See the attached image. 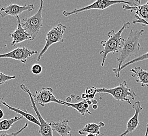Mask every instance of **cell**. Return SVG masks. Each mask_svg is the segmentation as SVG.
I'll return each mask as SVG.
<instances>
[{
    "instance_id": "cell-1",
    "label": "cell",
    "mask_w": 148,
    "mask_h": 136,
    "mask_svg": "<svg viewBox=\"0 0 148 136\" xmlns=\"http://www.w3.org/2000/svg\"><path fill=\"white\" fill-rule=\"evenodd\" d=\"M144 32L143 29L134 31L133 29H131L127 38L124 40L123 46L120 50L119 57L117 59L118 67L112 69L117 78H119L121 72L120 68L123 63L129 57L137 56L139 53L141 47L139 43L140 38Z\"/></svg>"
},
{
    "instance_id": "cell-2",
    "label": "cell",
    "mask_w": 148,
    "mask_h": 136,
    "mask_svg": "<svg viewBox=\"0 0 148 136\" xmlns=\"http://www.w3.org/2000/svg\"><path fill=\"white\" fill-rule=\"evenodd\" d=\"M130 26V22H125L122 27L117 33H116L114 30L109 31L107 34V36L109 37L108 39L103 40L101 42V45L103 47V50L100 52V55L103 58L102 62L101 63V67H103L105 65L106 60L109 54L119 52L125 40V39H123L121 36L122 33L125 29H128Z\"/></svg>"
},
{
    "instance_id": "cell-3",
    "label": "cell",
    "mask_w": 148,
    "mask_h": 136,
    "mask_svg": "<svg viewBox=\"0 0 148 136\" xmlns=\"http://www.w3.org/2000/svg\"><path fill=\"white\" fill-rule=\"evenodd\" d=\"M97 93L108 94L112 95L114 99L117 101L127 102L130 105H132V104L128 97H130L132 100H134L135 97H137V94L134 91L129 88L127 82L125 81L114 88H97Z\"/></svg>"
},
{
    "instance_id": "cell-4",
    "label": "cell",
    "mask_w": 148,
    "mask_h": 136,
    "mask_svg": "<svg viewBox=\"0 0 148 136\" xmlns=\"http://www.w3.org/2000/svg\"><path fill=\"white\" fill-rule=\"evenodd\" d=\"M40 5L38 11L33 16L23 19L21 25L24 29L31 37L32 40L35 39L40 29L43 26V18L42 17L44 1L40 0Z\"/></svg>"
},
{
    "instance_id": "cell-5",
    "label": "cell",
    "mask_w": 148,
    "mask_h": 136,
    "mask_svg": "<svg viewBox=\"0 0 148 136\" xmlns=\"http://www.w3.org/2000/svg\"><path fill=\"white\" fill-rule=\"evenodd\" d=\"M125 4L133 6L134 4V2L127 1L123 0H96L94 3L89 5L86 6L79 9H74L71 12L64 11L62 13L63 16L65 17H69L71 15L77 14L83 12L91 10H104L110 7L111 6L117 4Z\"/></svg>"
},
{
    "instance_id": "cell-6",
    "label": "cell",
    "mask_w": 148,
    "mask_h": 136,
    "mask_svg": "<svg viewBox=\"0 0 148 136\" xmlns=\"http://www.w3.org/2000/svg\"><path fill=\"white\" fill-rule=\"evenodd\" d=\"M66 29V26L61 23L58 24L53 29H51L46 34L45 41L46 44L42 50L40 51L36 61L39 62L43 55L48 50L49 48L52 45L57 43L64 42L63 36Z\"/></svg>"
},
{
    "instance_id": "cell-7",
    "label": "cell",
    "mask_w": 148,
    "mask_h": 136,
    "mask_svg": "<svg viewBox=\"0 0 148 136\" xmlns=\"http://www.w3.org/2000/svg\"><path fill=\"white\" fill-rule=\"evenodd\" d=\"M20 88L24 92L28 94L29 99L31 102L32 107L34 110L35 113L36 114L38 118V122H40V131L39 133L42 136H53V131L51 129V126L49 124V123L47 122L44 119L43 117L42 116L41 114H40V112L38 111V109L36 106V103L35 102L34 99L33 97V94L31 92L29 88H27L25 84H22L20 85Z\"/></svg>"
},
{
    "instance_id": "cell-8",
    "label": "cell",
    "mask_w": 148,
    "mask_h": 136,
    "mask_svg": "<svg viewBox=\"0 0 148 136\" xmlns=\"http://www.w3.org/2000/svg\"><path fill=\"white\" fill-rule=\"evenodd\" d=\"M33 97L35 103H38L43 107L50 103H55L61 105L60 100L55 97L53 90L51 88H42L40 90L36 91L34 94H33Z\"/></svg>"
},
{
    "instance_id": "cell-9",
    "label": "cell",
    "mask_w": 148,
    "mask_h": 136,
    "mask_svg": "<svg viewBox=\"0 0 148 136\" xmlns=\"http://www.w3.org/2000/svg\"><path fill=\"white\" fill-rule=\"evenodd\" d=\"M37 51L31 50L26 47H23L16 48L6 54H0V59L10 58L20 61L23 64H26L27 59L35 54H37Z\"/></svg>"
},
{
    "instance_id": "cell-10",
    "label": "cell",
    "mask_w": 148,
    "mask_h": 136,
    "mask_svg": "<svg viewBox=\"0 0 148 136\" xmlns=\"http://www.w3.org/2000/svg\"><path fill=\"white\" fill-rule=\"evenodd\" d=\"M34 9L35 6L33 4H27L24 6L11 4L6 7H0V16L3 18L7 16L15 17L21 14L24 12H31Z\"/></svg>"
},
{
    "instance_id": "cell-11",
    "label": "cell",
    "mask_w": 148,
    "mask_h": 136,
    "mask_svg": "<svg viewBox=\"0 0 148 136\" xmlns=\"http://www.w3.org/2000/svg\"><path fill=\"white\" fill-rule=\"evenodd\" d=\"M132 108L134 110V114L127 122L126 130L120 135L119 136H126L129 133H132L139 125V116L140 113L143 110L140 102L137 101L135 102L132 105Z\"/></svg>"
},
{
    "instance_id": "cell-12",
    "label": "cell",
    "mask_w": 148,
    "mask_h": 136,
    "mask_svg": "<svg viewBox=\"0 0 148 136\" xmlns=\"http://www.w3.org/2000/svg\"><path fill=\"white\" fill-rule=\"evenodd\" d=\"M17 20V27L12 33L10 34V37L12 38L11 46H16L19 43L26 40H32L31 37L27 32L24 29L21 25V20L18 16L15 17Z\"/></svg>"
},
{
    "instance_id": "cell-13",
    "label": "cell",
    "mask_w": 148,
    "mask_h": 136,
    "mask_svg": "<svg viewBox=\"0 0 148 136\" xmlns=\"http://www.w3.org/2000/svg\"><path fill=\"white\" fill-rule=\"evenodd\" d=\"M123 7L125 11H130L131 12H134L141 19L148 22V1L147 3L143 5L134 3V5L130 6L123 4Z\"/></svg>"
},
{
    "instance_id": "cell-14",
    "label": "cell",
    "mask_w": 148,
    "mask_h": 136,
    "mask_svg": "<svg viewBox=\"0 0 148 136\" xmlns=\"http://www.w3.org/2000/svg\"><path fill=\"white\" fill-rule=\"evenodd\" d=\"M53 131H56L60 136H71V128L69 125L68 119H63L57 122H51L49 123Z\"/></svg>"
},
{
    "instance_id": "cell-15",
    "label": "cell",
    "mask_w": 148,
    "mask_h": 136,
    "mask_svg": "<svg viewBox=\"0 0 148 136\" xmlns=\"http://www.w3.org/2000/svg\"><path fill=\"white\" fill-rule=\"evenodd\" d=\"M131 77L136 80V82L140 83L142 87H148V71L140 67H136L130 70Z\"/></svg>"
},
{
    "instance_id": "cell-16",
    "label": "cell",
    "mask_w": 148,
    "mask_h": 136,
    "mask_svg": "<svg viewBox=\"0 0 148 136\" xmlns=\"http://www.w3.org/2000/svg\"><path fill=\"white\" fill-rule=\"evenodd\" d=\"M60 102L61 103V105H65L69 107H71V108H74V109L76 110L80 114L83 116H84L86 113L88 114L89 115L91 114L89 110V105L87 103V99H83V101L75 104L67 103L66 102L61 101V100H60Z\"/></svg>"
},
{
    "instance_id": "cell-17",
    "label": "cell",
    "mask_w": 148,
    "mask_h": 136,
    "mask_svg": "<svg viewBox=\"0 0 148 136\" xmlns=\"http://www.w3.org/2000/svg\"><path fill=\"white\" fill-rule=\"evenodd\" d=\"M105 126L103 122H100L98 124L95 123H88L84 127L78 131L80 135H84L85 133H92L97 135H101L103 136L104 134L101 133L100 131V128H103Z\"/></svg>"
},
{
    "instance_id": "cell-18",
    "label": "cell",
    "mask_w": 148,
    "mask_h": 136,
    "mask_svg": "<svg viewBox=\"0 0 148 136\" xmlns=\"http://www.w3.org/2000/svg\"><path fill=\"white\" fill-rule=\"evenodd\" d=\"M1 103L4 106H5L8 108H9L10 110L13 111V112H14L15 113L18 114H20L21 115H22V116H23L24 118H25L27 120H29V122H31L32 123L35 124L38 126H40V122H38V120L36 119V118L33 116L32 115L29 114L27 111H22L19 108L12 107L11 106L8 105L6 102H3V101H2Z\"/></svg>"
},
{
    "instance_id": "cell-19",
    "label": "cell",
    "mask_w": 148,
    "mask_h": 136,
    "mask_svg": "<svg viewBox=\"0 0 148 136\" xmlns=\"http://www.w3.org/2000/svg\"><path fill=\"white\" fill-rule=\"evenodd\" d=\"M23 116H15L10 119H4L0 122V131H9V129L13 126V124L16 122L19 121L23 119Z\"/></svg>"
},
{
    "instance_id": "cell-20",
    "label": "cell",
    "mask_w": 148,
    "mask_h": 136,
    "mask_svg": "<svg viewBox=\"0 0 148 136\" xmlns=\"http://www.w3.org/2000/svg\"><path fill=\"white\" fill-rule=\"evenodd\" d=\"M148 60V52L145 53V54H143V55L140 56L139 57H136V58L131 60L129 61L127 63L123 64L122 66H121V67L120 68V71H122L123 69H124L125 68L127 67L129 65H131L132 64H134V63H138V62L141 61H143V60Z\"/></svg>"
},
{
    "instance_id": "cell-21",
    "label": "cell",
    "mask_w": 148,
    "mask_h": 136,
    "mask_svg": "<svg viewBox=\"0 0 148 136\" xmlns=\"http://www.w3.org/2000/svg\"><path fill=\"white\" fill-rule=\"evenodd\" d=\"M96 94H97V88L94 86H88L85 93L82 94V97L83 99H93Z\"/></svg>"
},
{
    "instance_id": "cell-22",
    "label": "cell",
    "mask_w": 148,
    "mask_h": 136,
    "mask_svg": "<svg viewBox=\"0 0 148 136\" xmlns=\"http://www.w3.org/2000/svg\"><path fill=\"white\" fill-rule=\"evenodd\" d=\"M29 124L26 123L25 125L24 126L23 128H22L19 131H17L15 133H8L5 131H0V136H17L20 133H21L24 129L28 127Z\"/></svg>"
},
{
    "instance_id": "cell-23",
    "label": "cell",
    "mask_w": 148,
    "mask_h": 136,
    "mask_svg": "<svg viewBox=\"0 0 148 136\" xmlns=\"http://www.w3.org/2000/svg\"><path fill=\"white\" fill-rule=\"evenodd\" d=\"M15 78H16L15 76L8 75L3 73L0 72V84L2 85L11 80L15 79Z\"/></svg>"
},
{
    "instance_id": "cell-24",
    "label": "cell",
    "mask_w": 148,
    "mask_h": 136,
    "mask_svg": "<svg viewBox=\"0 0 148 136\" xmlns=\"http://www.w3.org/2000/svg\"><path fill=\"white\" fill-rule=\"evenodd\" d=\"M43 68L41 65L38 64H35L32 66L31 68V71L32 73L36 75H38L41 73L42 72Z\"/></svg>"
},
{
    "instance_id": "cell-25",
    "label": "cell",
    "mask_w": 148,
    "mask_h": 136,
    "mask_svg": "<svg viewBox=\"0 0 148 136\" xmlns=\"http://www.w3.org/2000/svg\"><path fill=\"white\" fill-rule=\"evenodd\" d=\"M134 17H135L136 20H134V21H133V24H141L143 26H148V22H145V21L143 20L142 19H141L140 18L138 17L136 15H134Z\"/></svg>"
},
{
    "instance_id": "cell-26",
    "label": "cell",
    "mask_w": 148,
    "mask_h": 136,
    "mask_svg": "<svg viewBox=\"0 0 148 136\" xmlns=\"http://www.w3.org/2000/svg\"><path fill=\"white\" fill-rule=\"evenodd\" d=\"M4 116V112L2 109L0 108V119H2Z\"/></svg>"
},
{
    "instance_id": "cell-27",
    "label": "cell",
    "mask_w": 148,
    "mask_h": 136,
    "mask_svg": "<svg viewBox=\"0 0 148 136\" xmlns=\"http://www.w3.org/2000/svg\"><path fill=\"white\" fill-rule=\"evenodd\" d=\"M71 101H72V99H71V97H67L66 98V102H67V103H71Z\"/></svg>"
},
{
    "instance_id": "cell-28",
    "label": "cell",
    "mask_w": 148,
    "mask_h": 136,
    "mask_svg": "<svg viewBox=\"0 0 148 136\" xmlns=\"http://www.w3.org/2000/svg\"><path fill=\"white\" fill-rule=\"evenodd\" d=\"M147 129H146V131H145V135L144 136H148V122L147 124Z\"/></svg>"
},
{
    "instance_id": "cell-29",
    "label": "cell",
    "mask_w": 148,
    "mask_h": 136,
    "mask_svg": "<svg viewBox=\"0 0 148 136\" xmlns=\"http://www.w3.org/2000/svg\"><path fill=\"white\" fill-rule=\"evenodd\" d=\"M134 3L137 4H140L141 2V0H134Z\"/></svg>"
},
{
    "instance_id": "cell-30",
    "label": "cell",
    "mask_w": 148,
    "mask_h": 136,
    "mask_svg": "<svg viewBox=\"0 0 148 136\" xmlns=\"http://www.w3.org/2000/svg\"><path fill=\"white\" fill-rule=\"evenodd\" d=\"M86 136H98L97 134H92V133H88Z\"/></svg>"
},
{
    "instance_id": "cell-31",
    "label": "cell",
    "mask_w": 148,
    "mask_h": 136,
    "mask_svg": "<svg viewBox=\"0 0 148 136\" xmlns=\"http://www.w3.org/2000/svg\"><path fill=\"white\" fill-rule=\"evenodd\" d=\"M92 108H93L94 109H97V108H98V106H97V104L93 105V106H92Z\"/></svg>"
},
{
    "instance_id": "cell-32",
    "label": "cell",
    "mask_w": 148,
    "mask_h": 136,
    "mask_svg": "<svg viewBox=\"0 0 148 136\" xmlns=\"http://www.w3.org/2000/svg\"><path fill=\"white\" fill-rule=\"evenodd\" d=\"M92 104H93L94 105H95V104H97V101H96V100H93V101H92Z\"/></svg>"
},
{
    "instance_id": "cell-33",
    "label": "cell",
    "mask_w": 148,
    "mask_h": 136,
    "mask_svg": "<svg viewBox=\"0 0 148 136\" xmlns=\"http://www.w3.org/2000/svg\"><path fill=\"white\" fill-rule=\"evenodd\" d=\"M71 99H74L75 98V95L74 94H71Z\"/></svg>"
},
{
    "instance_id": "cell-34",
    "label": "cell",
    "mask_w": 148,
    "mask_h": 136,
    "mask_svg": "<svg viewBox=\"0 0 148 136\" xmlns=\"http://www.w3.org/2000/svg\"><path fill=\"white\" fill-rule=\"evenodd\" d=\"M77 99H78V100H79V99H79L80 97H77Z\"/></svg>"
},
{
    "instance_id": "cell-35",
    "label": "cell",
    "mask_w": 148,
    "mask_h": 136,
    "mask_svg": "<svg viewBox=\"0 0 148 136\" xmlns=\"http://www.w3.org/2000/svg\"><path fill=\"white\" fill-rule=\"evenodd\" d=\"M0 102H1V99H0Z\"/></svg>"
}]
</instances>
